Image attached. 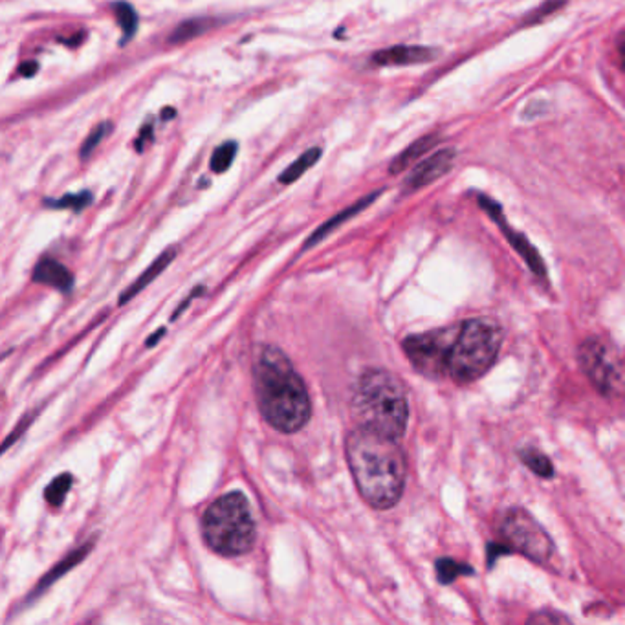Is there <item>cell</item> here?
I'll use <instances>...</instances> for the list:
<instances>
[{"mask_svg":"<svg viewBox=\"0 0 625 625\" xmlns=\"http://www.w3.org/2000/svg\"><path fill=\"white\" fill-rule=\"evenodd\" d=\"M202 536L209 548L226 558L242 556L255 545V521L240 492L218 497L202 515Z\"/></svg>","mask_w":625,"mask_h":625,"instance_id":"obj_5","label":"cell"},{"mask_svg":"<svg viewBox=\"0 0 625 625\" xmlns=\"http://www.w3.org/2000/svg\"><path fill=\"white\" fill-rule=\"evenodd\" d=\"M174 116H176V111H174V108H165V111H162V118H164L165 121L173 120Z\"/></svg>","mask_w":625,"mask_h":625,"instance_id":"obj_33","label":"cell"},{"mask_svg":"<svg viewBox=\"0 0 625 625\" xmlns=\"http://www.w3.org/2000/svg\"><path fill=\"white\" fill-rule=\"evenodd\" d=\"M321 154H323V151H321L320 147H312V149H308V151H306V152H303V154L299 156L298 160L293 162V164L290 165V167H286L283 171V173H281L279 182L281 184L298 182L299 178H301L303 174L306 173V171H310V169L314 167V165L317 164V162H320Z\"/></svg>","mask_w":625,"mask_h":625,"instance_id":"obj_18","label":"cell"},{"mask_svg":"<svg viewBox=\"0 0 625 625\" xmlns=\"http://www.w3.org/2000/svg\"><path fill=\"white\" fill-rule=\"evenodd\" d=\"M455 158H457L455 149H440L435 154H431L429 158L420 162L417 167L412 169V173L409 174L407 182L404 186L405 193H415L422 187L437 182L439 178H442L444 174L451 171L453 165H455Z\"/></svg>","mask_w":625,"mask_h":625,"instance_id":"obj_9","label":"cell"},{"mask_svg":"<svg viewBox=\"0 0 625 625\" xmlns=\"http://www.w3.org/2000/svg\"><path fill=\"white\" fill-rule=\"evenodd\" d=\"M31 279L37 284H46V286H52V288L59 290V292L68 293L74 288V275L70 274L64 264H61L55 259L43 257L33 268V274H31Z\"/></svg>","mask_w":625,"mask_h":625,"instance_id":"obj_13","label":"cell"},{"mask_svg":"<svg viewBox=\"0 0 625 625\" xmlns=\"http://www.w3.org/2000/svg\"><path fill=\"white\" fill-rule=\"evenodd\" d=\"M519 457L524 464L530 468L536 475L543 477V479H550L554 475V468H552V462L548 461L545 453H541L536 448H524L519 451Z\"/></svg>","mask_w":625,"mask_h":625,"instance_id":"obj_20","label":"cell"},{"mask_svg":"<svg viewBox=\"0 0 625 625\" xmlns=\"http://www.w3.org/2000/svg\"><path fill=\"white\" fill-rule=\"evenodd\" d=\"M165 336V328H158V330H156L154 334H152L151 337H147V342H145V347H149V349H152V347H156V343L160 342L162 337Z\"/></svg>","mask_w":625,"mask_h":625,"instance_id":"obj_31","label":"cell"},{"mask_svg":"<svg viewBox=\"0 0 625 625\" xmlns=\"http://www.w3.org/2000/svg\"><path fill=\"white\" fill-rule=\"evenodd\" d=\"M453 328L429 330L426 334L409 336L407 339H404V352L418 373L429 378L446 376V359H448Z\"/></svg>","mask_w":625,"mask_h":625,"instance_id":"obj_8","label":"cell"},{"mask_svg":"<svg viewBox=\"0 0 625 625\" xmlns=\"http://www.w3.org/2000/svg\"><path fill=\"white\" fill-rule=\"evenodd\" d=\"M479 204H480V208H483L484 211H486V213H488L490 217H492L493 220L499 224V226H501V230H502V233L506 235V239L510 240L512 246H514V248L517 249V252L521 253L524 259H527V262L530 264V268H532L537 275H545V266H543V261H541V257H539V253H537L536 249L530 246V242L524 239V235H519V233H515L510 226H506L505 218H502L501 205L497 204V202H493V200H490L488 196H479Z\"/></svg>","mask_w":625,"mask_h":625,"instance_id":"obj_10","label":"cell"},{"mask_svg":"<svg viewBox=\"0 0 625 625\" xmlns=\"http://www.w3.org/2000/svg\"><path fill=\"white\" fill-rule=\"evenodd\" d=\"M437 572H439L440 583H451L457 576L471 574L473 570H471L468 565L457 563V561H453V559H440L439 563H437Z\"/></svg>","mask_w":625,"mask_h":625,"instance_id":"obj_24","label":"cell"},{"mask_svg":"<svg viewBox=\"0 0 625 625\" xmlns=\"http://www.w3.org/2000/svg\"><path fill=\"white\" fill-rule=\"evenodd\" d=\"M174 257H176V248H167L164 253H160V255L151 262V266L145 268L143 274L140 275L133 284H129V288H125V292L118 298V305L123 306L127 305L130 299L136 298L137 293L142 292L143 288H147L152 281L158 279V275L164 274V270H167V266L173 262Z\"/></svg>","mask_w":625,"mask_h":625,"instance_id":"obj_14","label":"cell"},{"mask_svg":"<svg viewBox=\"0 0 625 625\" xmlns=\"http://www.w3.org/2000/svg\"><path fill=\"white\" fill-rule=\"evenodd\" d=\"M381 193H383V189H380V191H373V193H371V195L364 196V198L358 200V202H356V204L349 205V208H347V209H343L342 213H337L336 217L330 218V220L325 222L323 226H321L320 230L315 231L314 235H312L310 239H308V242H306V248H310V246H314L315 242H320V240H321V239H325V237H327L328 233H330V231L336 230L337 226H342L343 222H347V220H349V218H352V217H354V215H358L359 211H364L365 208H368V205L373 204L374 200H376L378 196L381 195Z\"/></svg>","mask_w":625,"mask_h":625,"instance_id":"obj_16","label":"cell"},{"mask_svg":"<svg viewBox=\"0 0 625 625\" xmlns=\"http://www.w3.org/2000/svg\"><path fill=\"white\" fill-rule=\"evenodd\" d=\"M111 127H112L111 123H101V125H98V127H96V129H94L92 133L89 134V137H86L83 145H81V152H79L81 160H86V158H89V156L92 154L94 149H96V147H98L99 143H101L103 137L107 136V133H108V130H111Z\"/></svg>","mask_w":625,"mask_h":625,"instance_id":"obj_26","label":"cell"},{"mask_svg":"<svg viewBox=\"0 0 625 625\" xmlns=\"http://www.w3.org/2000/svg\"><path fill=\"white\" fill-rule=\"evenodd\" d=\"M37 70H39V64H37V61H26L21 64V68H18V72H21V76L23 77H33L35 76Z\"/></svg>","mask_w":625,"mask_h":625,"instance_id":"obj_30","label":"cell"},{"mask_svg":"<svg viewBox=\"0 0 625 625\" xmlns=\"http://www.w3.org/2000/svg\"><path fill=\"white\" fill-rule=\"evenodd\" d=\"M152 129H154L152 121H147V123L143 125V129L140 130V136H137V140H136V151L137 152H142L143 147H145V143L151 142L152 140Z\"/></svg>","mask_w":625,"mask_h":625,"instance_id":"obj_28","label":"cell"},{"mask_svg":"<svg viewBox=\"0 0 625 625\" xmlns=\"http://www.w3.org/2000/svg\"><path fill=\"white\" fill-rule=\"evenodd\" d=\"M92 202V193L90 191H81V193H70L61 198H46L45 205L52 209H72V211H83L86 205Z\"/></svg>","mask_w":625,"mask_h":625,"instance_id":"obj_22","label":"cell"},{"mask_svg":"<svg viewBox=\"0 0 625 625\" xmlns=\"http://www.w3.org/2000/svg\"><path fill=\"white\" fill-rule=\"evenodd\" d=\"M237 151H239L237 142H224L222 145H218L211 154V171L217 174L226 173L235 160Z\"/></svg>","mask_w":625,"mask_h":625,"instance_id":"obj_23","label":"cell"},{"mask_svg":"<svg viewBox=\"0 0 625 625\" xmlns=\"http://www.w3.org/2000/svg\"><path fill=\"white\" fill-rule=\"evenodd\" d=\"M506 550H514L536 563H548L554 556V543L545 528L524 508H512L501 527Z\"/></svg>","mask_w":625,"mask_h":625,"instance_id":"obj_6","label":"cell"},{"mask_svg":"<svg viewBox=\"0 0 625 625\" xmlns=\"http://www.w3.org/2000/svg\"><path fill=\"white\" fill-rule=\"evenodd\" d=\"M580 365L599 393L607 396L620 395L624 385L621 361L611 345L596 337L587 339L580 347Z\"/></svg>","mask_w":625,"mask_h":625,"instance_id":"obj_7","label":"cell"},{"mask_svg":"<svg viewBox=\"0 0 625 625\" xmlns=\"http://www.w3.org/2000/svg\"><path fill=\"white\" fill-rule=\"evenodd\" d=\"M530 624H532V621H537V624H541V621H552V624H554V621H561V624H565V621H568V618H565V616H561V614H536V616H532L530 618Z\"/></svg>","mask_w":625,"mask_h":625,"instance_id":"obj_29","label":"cell"},{"mask_svg":"<svg viewBox=\"0 0 625 625\" xmlns=\"http://www.w3.org/2000/svg\"><path fill=\"white\" fill-rule=\"evenodd\" d=\"M213 26H217V21H215V18H205V17L189 18V21H184L180 26L174 28L173 33L169 35L167 43L169 45H184L187 40L204 35L205 31H209Z\"/></svg>","mask_w":625,"mask_h":625,"instance_id":"obj_17","label":"cell"},{"mask_svg":"<svg viewBox=\"0 0 625 625\" xmlns=\"http://www.w3.org/2000/svg\"><path fill=\"white\" fill-rule=\"evenodd\" d=\"M84 37H86V33H84V31H79V33H77V37L74 35V37H72V39H61V40H62V43H67L68 46H77V45H81V43H83Z\"/></svg>","mask_w":625,"mask_h":625,"instance_id":"obj_32","label":"cell"},{"mask_svg":"<svg viewBox=\"0 0 625 625\" xmlns=\"http://www.w3.org/2000/svg\"><path fill=\"white\" fill-rule=\"evenodd\" d=\"M502 345L501 327L486 317H473L453 328L446 359V376L471 383L488 373Z\"/></svg>","mask_w":625,"mask_h":625,"instance_id":"obj_4","label":"cell"},{"mask_svg":"<svg viewBox=\"0 0 625 625\" xmlns=\"http://www.w3.org/2000/svg\"><path fill=\"white\" fill-rule=\"evenodd\" d=\"M352 417L359 427L398 440L407 427L409 404L404 383L383 368H367L352 395Z\"/></svg>","mask_w":625,"mask_h":625,"instance_id":"obj_3","label":"cell"},{"mask_svg":"<svg viewBox=\"0 0 625 625\" xmlns=\"http://www.w3.org/2000/svg\"><path fill=\"white\" fill-rule=\"evenodd\" d=\"M255 395L264 420L281 433H298L312 417L308 390L277 347H262L253 364Z\"/></svg>","mask_w":625,"mask_h":625,"instance_id":"obj_2","label":"cell"},{"mask_svg":"<svg viewBox=\"0 0 625 625\" xmlns=\"http://www.w3.org/2000/svg\"><path fill=\"white\" fill-rule=\"evenodd\" d=\"M439 142H440V136L439 134H426V136H422L420 140H417V142H412L411 145L407 147V149H405V151H402L400 152L398 156H396L395 160L390 162V165H389V173L390 174H400L402 173V171H405V169L409 167V165H412V164H417L418 160H420L422 156L426 154V152H429L431 149H435L437 145H439Z\"/></svg>","mask_w":625,"mask_h":625,"instance_id":"obj_15","label":"cell"},{"mask_svg":"<svg viewBox=\"0 0 625 625\" xmlns=\"http://www.w3.org/2000/svg\"><path fill=\"white\" fill-rule=\"evenodd\" d=\"M72 484H74V477H72V473L57 475V477L46 486L45 490L46 502H48L50 506H54V508L61 506L62 502H64V499H67V493L70 492Z\"/></svg>","mask_w":625,"mask_h":625,"instance_id":"obj_21","label":"cell"},{"mask_svg":"<svg viewBox=\"0 0 625 625\" xmlns=\"http://www.w3.org/2000/svg\"><path fill=\"white\" fill-rule=\"evenodd\" d=\"M345 455L356 488L367 505L387 510L400 501L407 466L395 439L358 426L347 437Z\"/></svg>","mask_w":625,"mask_h":625,"instance_id":"obj_1","label":"cell"},{"mask_svg":"<svg viewBox=\"0 0 625 625\" xmlns=\"http://www.w3.org/2000/svg\"><path fill=\"white\" fill-rule=\"evenodd\" d=\"M439 55V50L429 46H393V48L380 50L371 57V62L376 67H411V64H424Z\"/></svg>","mask_w":625,"mask_h":625,"instance_id":"obj_11","label":"cell"},{"mask_svg":"<svg viewBox=\"0 0 625 625\" xmlns=\"http://www.w3.org/2000/svg\"><path fill=\"white\" fill-rule=\"evenodd\" d=\"M37 412H39V411H35V412H28L26 417H24L23 420L18 422V426L15 427V429L11 431V433H9V437L4 440V444H0V455H2V453H4L6 449H8L9 446H11V444H15L18 439H21V437H23L24 431H26L28 427H30V424H31V422H33V418L37 417Z\"/></svg>","mask_w":625,"mask_h":625,"instance_id":"obj_27","label":"cell"},{"mask_svg":"<svg viewBox=\"0 0 625 625\" xmlns=\"http://www.w3.org/2000/svg\"><path fill=\"white\" fill-rule=\"evenodd\" d=\"M565 4H567V0H546L541 8L536 9L534 13L528 15V18L524 21V26H532V24L543 23V21H546V18L552 17L556 11H559V9L563 8Z\"/></svg>","mask_w":625,"mask_h":625,"instance_id":"obj_25","label":"cell"},{"mask_svg":"<svg viewBox=\"0 0 625 625\" xmlns=\"http://www.w3.org/2000/svg\"><path fill=\"white\" fill-rule=\"evenodd\" d=\"M112 9H114L116 13V21H118V24L121 26V31H123V39H121L120 45H127V43L136 35V30H137L136 9H134L129 2H125V0L114 2V4H112Z\"/></svg>","mask_w":625,"mask_h":625,"instance_id":"obj_19","label":"cell"},{"mask_svg":"<svg viewBox=\"0 0 625 625\" xmlns=\"http://www.w3.org/2000/svg\"><path fill=\"white\" fill-rule=\"evenodd\" d=\"M94 545H96V539L92 537L90 541L83 543V545H79L77 548L70 550V552H68V554L64 556L61 561H57L54 567L50 568L48 574H45V576L40 578L35 589L31 590L30 595H28V602H33V599L39 598V596L43 595L45 590H48L50 587L54 585L55 581H59L62 576H67L68 572L74 570V568H76L81 561H84V558H86V556L92 552Z\"/></svg>","mask_w":625,"mask_h":625,"instance_id":"obj_12","label":"cell"}]
</instances>
